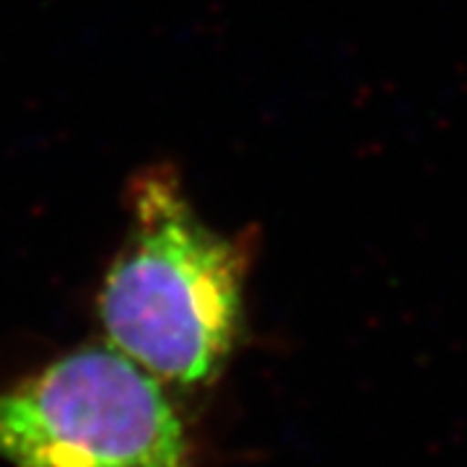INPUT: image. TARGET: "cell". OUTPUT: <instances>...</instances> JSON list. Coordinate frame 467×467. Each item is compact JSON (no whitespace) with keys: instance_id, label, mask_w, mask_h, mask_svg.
Masks as SVG:
<instances>
[{"instance_id":"1","label":"cell","mask_w":467,"mask_h":467,"mask_svg":"<svg viewBox=\"0 0 467 467\" xmlns=\"http://www.w3.org/2000/svg\"><path fill=\"white\" fill-rule=\"evenodd\" d=\"M130 218L97 299L104 337L161 384L211 387L244 333L250 247L208 226L169 167L135 177Z\"/></svg>"},{"instance_id":"2","label":"cell","mask_w":467,"mask_h":467,"mask_svg":"<svg viewBox=\"0 0 467 467\" xmlns=\"http://www.w3.org/2000/svg\"><path fill=\"white\" fill-rule=\"evenodd\" d=\"M0 462L192 467V441L164 384L104 343L70 350L0 392Z\"/></svg>"}]
</instances>
